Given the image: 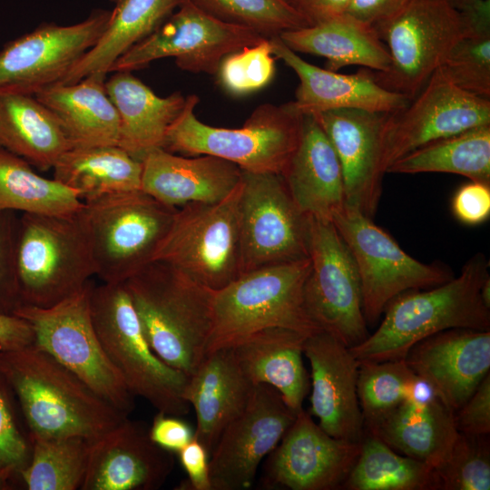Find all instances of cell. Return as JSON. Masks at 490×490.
Segmentation results:
<instances>
[{"label": "cell", "mask_w": 490, "mask_h": 490, "mask_svg": "<svg viewBox=\"0 0 490 490\" xmlns=\"http://www.w3.org/2000/svg\"><path fill=\"white\" fill-rule=\"evenodd\" d=\"M241 181L223 200L176 210L152 261L179 270L219 290L241 274L240 201Z\"/></svg>", "instance_id": "obj_9"}, {"label": "cell", "mask_w": 490, "mask_h": 490, "mask_svg": "<svg viewBox=\"0 0 490 490\" xmlns=\"http://www.w3.org/2000/svg\"><path fill=\"white\" fill-rule=\"evenodd\" d=\"M181 464L187 474L185 489L211 490L210 455L204 446L193 438L180 452Z\"/></svg>", "instance_id": "obj_50"}, {"label": "cell", "mask_w": 490, "mask_h": 490, "mask_svg": "<svg viewBox=\"0 0 490 490\" xmlns=\"http://www.w3.org/2000/svg\"><path fill=\"white\" fill-rule=\"evenodd\" d=\"M456 218L467 225H477L490 215V184L470 181L461 186L452 201Z\"/></svg>", "instance_id": "obj_48"}, {"label": "cell", "mask_w": 490, "mask_h": 490, "mask_svg": "<svg viewBox=\"0 0 490 490\" xmlns=\"http://www.w3.org/2000/svg\"><path fill=\"white\" fill-rule=\"evenodd\" d=\"M447 1L455 9L461 11L483 0H447Z\"/></svg>", "instance_id": "obj_55"}, {"label": "cell", "mask_w": 490, "mask_h": 490, "mask_svg": "<svg viewBox=\"0 0 490 490\" xmlns=\"http://www.w3.org/2000/svg\"><path fill=\"white\" fill-rule=\"evenodd\" d=\"M213 17L255 30L266 38L311 25L285 0H191Z\"/></svg>", "instance_id": "obj_41"}, {"label": "cell", "mask_w": 490, "mask_h": 490, "mask_svg": "<svg viewBox=\"0 0 490 490\" xmlns=\"http://www.w3.org/2000/svg\"><path fill=\"white\" fill-rule=\"evenodd\" d=\"M387 113L337 109L314 115L339 160L346 206L373 218L380 199L382 132Z\"/></svg>", "instance_id": "obj_23"}, {"label": "cell", "mask_w": 490, "mask_h": 490, "mask_svg": "<svg viewBox=\"0 0 490 490\" xmlns=\"http://www.w3.org/2000/svg\"><path fill=\"white\" fill-rule=\"evenodd\" d=\"M149 435L160 447L178 453L194 438V430L181 416L158 412L149 426Z\"/></svg>", "instance_id": "obj_49"}, {"label": "cell", "mask_w": 490, "mask_h": 490, "mask_svg": "<svg viewBox=\"0 0 490 490\" xmlns=\"http://www.w3.org/2000/svg\"><path fill=\"white\" fill-rule=\"evenodd\" d=\"M173 466L172 453L151 439L146 424L128 416L93 440L81 490H156Z\"/></svg>", "instance_id": "obj_21"}, {"label": "cell", "mask_w": 490, "mask_h": 490, "mask_svg": "<svg viewBox=\"0 0 490 490\" xmlns=\"http://www.w3.org/2000/svg\"><path fill=\"white\" fill-rule=\"evenodd\" d=\"M308 335L283 328L260 330L233 347L237 361L253 385L275 388L284 402L298 413L309 389L303 363Z\"/></svg>", "instance_id": "obj_30"}, {"label": "cell", "mask_w": 490, "mask_h": 490, "mask_svg": "<svg viewBox=\"0 0 490 490\" xmlns=\"http://www.w3.org/2000/svg\"><path fill=\"white\" fill-rule=\"evenodd\" d=\"M106 75L94 73L34 94L56 117L72 148L118 144L119 116L105 89Z\"/></svg>", "instance_id": "obj_29"}, {"label": "cell", "mask_w": 490, "mask_h": 490, "mask_svg": "<svg viewBox=\"0 0 490 490\" xmlns=\"http://www.w3.org/2000/svg\"><path fill=\"white\" fill-rule=\"evenodd\" d=\"M254 386L232 348L205 354L189 377L184 398L196 414L194 438L210 456L225 427L245 408Z\"/></svg>", "instance_id": "obj_27"}, {"label": "cell", "mask_w": 490, "mask_h": 490, "mask_svg": "<svg viewBox=\"0 0 490 490\" xmlns=\"http://www.w3.org/2000/svg\"><path fill=\"white\" fill-rule=\"evenodd\" d=\"M15 396L0 370V489L18 476L31 456V440L21 427L15 407Z\"/></svg>", "instance_id": "obj_45"}, {"label": "cell", "mask_w": 490, "mask_h": 490, "mask_svg": "<svg viewBox=\"0 0 490 490\" xmlns=\"http://www.w3.org/2000/svg\"><path fill=\"white\" fill-rule=\"evenodd\" d=\"M307 311L318 328L348 348L369 335L355 260L332 222L309 218Z\"/></svg>", "instance_id": "obj_13"}, {"label": "cell", "mask_w": 490, "mask_h": 490, "mask_svg": "<svg viewBox=\"0 0 490 490\" xmlns=\"http://www.w3.org/2000/svg\"><path fill=\"white\" fill-rule=\"evenodd\" d=\"M309 259L256 269L214 291L212 327L205 354L233 348L270 328L312 335L321 329L309 317L304 286Z\"/></svg>", "instance_id": "obj_4"}, {"label": "cell", "mask_w": 490, "mask_h": 490, "mask_svg": "<svg viewBox=\"0 0 490 490\" xmlns=\"http://www.w3.org/2000/svg\"><path fill=\"white\" fill-rule=\"evenodd\" d=\"M444 172L490 184V124L440 139L404 155L387 173Z\"/></svg>", "instance_id": "obj_36"}, {"label": "cell", "mask_w": 490, "mask_h": 490, "mask_svg": "<svg viewBox=\"0 0 490 490\" xmlns=\"http://www.w3.org/2000/svg\"><path fill=\"white\" fill-rule=\"evenodd\" d=\"M481 297L484 303L490 308V278H488L481 288Z\"/></svg>", "instance_id": "obj_56"}, {"label": "cell", "mask_w": 490, "mask_h": 490, "mask_svg": "<svg viewBox=\"0 0 490 490\" xmlns=\"http://www.w3.org/2000/svg\"><path fill=\"white\" fill-rule=\"evenodd\" d=\"M198 96H187L186 106L170 128L163 149L183 156L211 155L242 171L282 174L299 142L302 115L293 101L258 106L236 129L201 122L194 109Z\"/></svg>", "instance_id": "obj_5"}, {"label": "cell", "mask_w": 490, "mask_h": 490, "mask_svg": "<svg viewBox=\"0 0 490 490\" xmlns=\"http://www.w3.org/2000/svg\"><path fill=\"white\" fill-rule=\"evenodd\" d=\"M0 370L31 435L95 440L129 416L34 343L0 350Z\"/></svg>", "instance_id": "obj_1"}, {"label": "cell", "mask_w": 490, "mask_h": 490, "mask_svg": "<svg viewBox=\"0 0 490 490\" xmlns=\"http://www.w3.org/2000/svg\"><path fill=\"white\" fill-rule=\"evenodd\" d=\"M110 1H112V2L114 3V4H116V3H117L118 1H120V0H110Z\"/></svg>", "instance_id": "obj_58"}, {"label": "cell", "mask_w": 490, "mask_h": 490, "mask_svg": "<svg viewBox=\"0 0 490 490\" xmlns=\"http://www.w3.org/2000/svg\"><path fill=\"white\" fill-rule=\"evenodd\" d=\"M299 210L330 221L346 206L342 168L314 115L303 114L299 142L281 174Z\"/></svg>", "instance_id": "obj_26"}, {"label": "cell", "mask_w": 490, "mask_h": 490, "mask_svg": "<svg viewBox=\"0 0 490 490\" xmlns=\"http://www.w3.org/2000/svg\"><path fill=\"white\" fill-rule=\"evenodd\" d=\"M351 0H297V8L312 24L344 15Z\"/></svg>", "instance_id": "obj_53"}, {"label": "cell", "mask_w": 490, "mask_h": 490, "mask_svg": "<svg viewBox=\"0 0 490 490\" xmlns=\"http://www.w3.org/2000/svg\"><path fill=\"white\" fill-rule=\"evenodd\" d=\"M361 442L336 438L303 408L268 456L266 489L332 490L343 485L360 454Z\"/></svg>", "instance_id": "obj_19"}, {"label": "cell", "mask_w": 490, "mask_h": 490, "mask_svg": "<svg viewBox=\"0 0 490 490\" xmlns=\"http://www.w3.org/2000/svg\"><path fill=\"white\" fill-rule=\"evenodd\" d=\"M176 210L141 190L83 202L80 215L95 275L103 282H124L152 262Z\"/></svg>", "instance_id": "obj_8"}, {"label": "cell", "mask_w": 490, "mask_h": 490, "mask_svg": "<svg viewBox=\"0 0 490 490\" xmlns=\"http://www.w3.org/2000/svg\"><path fill=\"white\" fill-rule=\"evenodd\" d=\"M31 456L18 477L28 490L81 489L93 440L79 436L29 434Z\"/></svg>", "instance_id": "obj_39"}, {"label": "cell", "mask_w": 490, "mask_h": 490, "mask_svg": "<svg viewBox=\"0 0 490 490\" xmlns=\"http://www.w3.org/2000/svg\"><path fill=\"white\" fill-rule=\"evenodd\" d=\"M93 285L89 281L81 290L51 307L21 305L14 314L30 324L37 347L129 416L135 396L109 359L94 328L90 307Z\"/></svg>", "instance_id": "obj_10"}, {"label": "cell", "mask_w": 490, "mask_h": 490, "mask_svg": "<svg viewBox=\"0 0 490 490\" xmlns=\"http://www.w3.org/2000/svg\"><path fill=\"white\" fill-rule=\"evenodd\" d=\"M303 353L311 369L309 413L328 435L361 442L365 427L358 397L359 361L349 348L323 330L307 337Z\"/></svg>", "instance_id": "obj_20"}, {"label": "cell", "mask_w": 490, "mask_h": 490, "mask_svg": "<svg viewBox=\"0 0 490 490\" xmlns=\"http://www.w3.org/2000/svg\"><path fill=\"white\" fill-rule=\"evenodd\" d=\"M391 57L387 72H373L387 90L415 98L464 36L460 13L447 0H408L375 26Z\"/></svg>", "instance_id": "obj_11"}, {"label": "cell", "mask_w": 490, "mask_h": 490, "mask_svg": "<svg viewBox=\"0 0 490 490\" xmlns=\"http://www.w3.org/2000/svg\"><path fill=\"white\" fill-rule=\"evenodd\" d=\"M264 39L253 29L220 21L191 0H182L150 35L116 60L110 73L132 72L173 57L181 70L216 74L226 55Z\"/></svg>", "instance_id": "obj_14"}, {"label": "cell", "mask_w": 490, "mask_h": 490, "mask_svg": "<svg viewBox=\"0 0 490 490\" xmlns=\"http://www.w3.org/2000/svg\"><path fill=\"white\" fill-rule=\"evenodd\" d=\"M91 314L109 359L130 391L158 412L182 416L189 376L162 360L149 345L124 282L93 285Z\"/></svg>", "instance_id": "obj_7"}, {"label": "cell", "mask_w": 490, "mask_h": 490, "mask_svg": "<svg viewBox=\"0 0 490 490\" xmlns=\"http://www.w3.org/2000/svg\"><path fill=\"white\" fill-rule=\"evenodd\" d=\"M482 253L469 259L458 277L426 290H408L387 306L373 334L349 348L358 361L405 359L410 348L438 332L452 328L490 330V308L481 288L490 278Z\"/></svg>", "instance_id": "obj_2"}, {"label": "cell", "mask_w": 490, "mask_h": 490, "mask_svg": "<svg viewBox=\"0 0 490 490\" xmlns=\"http://www.w3.org/2000/svg\"><path fill=\"white\" fill-rule=\"evenodd\" d=\"M271 53L298 75L299 84L293 101L301 114L317 115L337 109H358L392 113L405 108L410 99L377 83L373 70L343 74L323 69L302 59L279 38H269Z\"/></svg>", "instance_id": "obj_24"}, {"label": "cell", "mask_w": 490, "mask_h": 490, "mask_svg": "<svg viewBox=\"0 0 490 490\" xmlns=\"http://www.w3.org/2000/svg\"><path fill=\"white\" fill-rule=\"evenodd\" d=\"M80 211L19 216L15 269L22 305H55L81 290L95 275Z\"/></svg>", "instance_id": "obj_6"}, {"label": "cell", "mask_w": 490, "mask_h": 490, "mask_svg": "<svg viewBox=\"0 0 490 490\" xmlns=\"http://www.w3.org/2000/svg\"><path fill=\"white\" fill-rule=\"evenodd\" d=\"M111 15L95 10L71 24H43L0 52V93L34 95L61 83L95 44Z\"/></svg>", "instance_id": "obj_17"}, {"label": "cell", "mask_w": 490, "mask_h": 490, "mask_svg": "<svg viewBox=\"0 0 490 490\" xmlns=\"http://www.w3.org/2000/svg\"><path fill=\"white\" fill-rule=\"evenodd\" d=\"M34 343L30 324L23 318L0 315V350L20 349Z\"/></svg>", "instance_id": "obj_52"}, {"label": "cell", "mask_w": 490, "mask_h": 490, "mask_svg": "<svg viewBox=\"0 0 490 490\" xmlns=\"http://www.w3.org/2000/svg\"><path fill=\"white\" fill-rule=\"evenodd\" d=\"M405 360L454 413L490 369V330L452 328L415 344Z\"/></svg>", "instance_id": "obj_22"}, {"label": "cell", "mask_w": 490, "mask_h": 490, "mask_svg": "<svg viewBox=\"0 0 490 490\" xmlns=\"http://www.w3.org/2000/svg\"><path fill=\"white\" fill-rule=\"evenodd\" d=\"M435 472L437 490H489L488 436L458 432L449 454Z\"/></svg>", "instance_id": "obj_42"}, {"label": "cell", "mask_w": 490, "mask_h": 490, "mask_svg": "<svg viewBox=\"0 0 490 490\" xmlns=\"http://www.w3.org/2000/svg\"><path fill=\"white\" fill-rule=\"evenodd\" d=\"M366 433L436 468L449 454L458 430L454 412L436 398L425 404L405 400Z\"/></svg>", "instance_id": "obj_32"}, {"label": "cell", "mask_w": 490, "mask_h": 490, "mask_svg": "<svg viewBox=\"0 0 490 490\" xmlns=\"http://www.w3.org/2000/svg\"><path fill=\"white\" fill-rule=\"evenodd\" d=\"M18 218L15 211L0 213V315H12L22 305L15 269Z\"/></svg>", "instance_id": "obj_46"}, {"label": "cell", "mask_w": 490, "mask_h": 490, "mask_svg": "<svg viewBox=\"0 0 490 490\" xmlns=\"http://www.w3.org/2000/svg\"><path fill=\"white\" fill-rule=\"evenodd\" d=\"M105 89L120 122L118 146L141 162L150 151L163 148L167 133L182 113L187 97L176 92L161 97L132 72L118 71Z\"/></svg>", "instance_id": "obj_28"}, {"label": "cell", "mask_w": 490, "mask_h": 490, "mask_svg": "<svg viewBox=\"0 0 490 490\" xmlns=\"http://www.w3.org/2000/svg\"><path fill=\"white\" fill-rule=\"evenodd\" d=\"M279 36L295 53L326 58V69L334 72L361 65L383 73L391 64L388 49L376 28L346 14Z\"/></svg>", "instance_id": "obj_31"}, {"label": "cell", "mask_w": 490, "mask_h": 490, "mask_svg": "<svg viewBox=\"0 0 490 490\" xmlns=\"http://www.w3.org/2000/svg\"><path fill=\"white\" fill-rule=\"evenodd\" d=\"M0 146L40 171L53 169L71 144L56 117L34 95L0 93Z\"/></svg>", "instance_id": "obj_33"}, {"label": "cell", "mask_w": 490, "mask_h": 490, "mask_svg": "<svg viewBox=\"0 0 490 490\" xmlns=\"http://www.w3.org/2000/svg\"><path fill=\"white\" fill-rule=\"evenodd\" d=\"M240 227L241 274L309 258V218L281 174L242 171Z\"/></svg>", "instance_id": "obj_15"}, {"label": "cell", "mask_w": 490, "mask_h": 490, "mask_svg": "<svg viewBox=\"0 0 490 490\" xmlns=\"http://www.w3.org/2000/svg\"><path fill=\"white\" fill-rule=\"evenodd\" d=\"M415 376L405 359L359 361L358 397L365 433L406 399Z\"/></svg>", "instance_id": "obj_40"}, {"label": "cell", "mask_w": 490, "mask_h": 490, "mask_svg": "<svg viewBox=\"0 0 490 490\" xmlns=\"http://www.w3.org/2000/svg\"><path fill=\"white\" fill-rule=\"evenodd\" d=\"M296 415L275 388L255 385L245 408L225 427L210 456L211 490L250 488L260 464Z\"/></svg>", "instance_id": "obj_18"}, {"label": "cell", "mask_w": 490, "mask_h": 490, "mask_svg": "<svg viewBox=\"0 0 490 490\" xmlns=\"http://www.w3.org/2000/svg\"><path fill=\"white\" fill-rule=\"evenodd\" d=\"M490 124V99L456 86L438 68L402 110L387 113L381 142L384 173L397 159L432 142Z\"/></svg>", "instance_id": "obj_16"}, {"label": "cell", "mask_w": 490, "mask_h": 490, "mask_svg": "<svg viewBox=\"0 0 490 490\" xmlns=\"http://www.w3.org/2000/svg\"><path fill=\"white\" fill-rule=\"evenodd\" d=\"M454 414L458 432L472 436H489L490 373Z\"/></svg>", "instance_id": "obj_47"}, {"label": "cell", "mask_w": 490, "mask_h": 490, "mask_svg": "<svg viewBox=\"0 0 490 490\" xmlns=\"http://www.w3.org/2000/svg\"><path fill=\"white\" fill-rule=\"evenodd\" d=\"M124 285L152 350L190 377L205 355L214 290L159 261L144 266Z\"/></svg>", "instance_id": "obj_3"}, {"label": "cell", "mask_w": 490, "mask_h": 490, "mask_svg": "<svg viewBox=\"0 0 490 490\" xmlns=\"http://www.w3.org/2000/svg\"><path fill=\"white\" fill-rule=\"evenodd\" d=\"M53 170L54 179L83 202L141 190L142 162L118 145L71 148Z\"/></svg>", "instance_id": "obj_34"}, {"label": "cell", "mask_w": 490, "mask_h": 490, "mask_svg": "<svg viewBox=\"0 0 490 490\" xmlns=\"http://www.w3.org/2000/svg\"><path fill=\"white\" fill-rule=\"evenodd\" d=\"M83 206L74 191L39 175L26 161L0 146V213L72 214Z\"/></svg>", "instance_id": "obj_37"}, {"label": "cell", "mask_w": 490, "mask_h": 490, "mask_svg": "<svg viewBox=\"0 0 490 490\" xmlns=\"http://www.w3.org/2000/svg\"><path fill=\"white\" fill-rule=\"evenodd\" d=\"M181 1H118L98 41L61 83H74L94 73H110L115 61L150 35Z\"/></svg>", "instance_id": "obj_35"}, {"label": "cell", "mask_w": 490, "mask_h": 490, "mask_svg": "<svg viewBox=\"0 0 490 490\" xmlns=\"http://www.w3.org/2000/svg\"><path fill=\"white\" fill-rule=\"evenodd\" d=\"M436 398L438 397L433 387L426 380L416 375L409 385L405 400L425 404Z\"/></svg>", "instance_id": "obj_54"}, {"label": "cell", "mask_w": 490, "mask_h": 490, "mask_svg": "<svg viewBox=\"0 0 490 490\" xmlns=\"http://www.w3.org/2000/svg\"><path fill=\"white\" fill-rule=\"evenodd\" d=\"M141 162V191L172 209L218 202L239 185L242 176L239 166L221 158L176 155L163 148L148 152Z\"/></svg>", "instance_id": "obj_25"}, {"label": "cell", "mask_w": 490, "mask_h": 490, "mask_svg": "<svg viewBox=\"0 0 490 490\" xmlns=\"http://www.w3.org/2000/svg\"><path fill=\"white\" fill-rule=\"evenodd\" d=\"M332 223L355 260L367 324H375L397 296L436 287L454 277L442 265L426 264L411 257L371 218L356 209L345 206Z\"/></svg>", "instance_id": "obj_12"}, {"label": "cell", "mask_w": 490, "mask_h": 490, "mask_svg": "<svg viewBox=\"0 0 490 490\" xmlns=\"http://www.w3.org/2000/svg\"><path fill=\"white\" fill-rule=\"evenodd\" d=\"M408 0H351L345 14L374 27L395 15Z\"/></svg>", "instance_id": "obj_51"}, {"label": "cell", "mask_w": 490, "mask_h": 490, "mask_svg": "<svg viewBox=\"0 0 490 490\" xmlns=\"http://www.w3.org/2000/svg\"><path fill=\"white\" fill-rule=\"evenodd\" d=\"M342 486L349 490H437V481L434 467L397 453L368 434Z\"/></svg>", "instance_id": "obj_38"}, {"label": "cell", "mask_w": 490, "mask_h": 490, "mask_svg": "<svg viewBox=\"0 0 490 490\" xmlns=\"http://www.w3.org/2000/svg\"><path fill=\"white\" fill-rule=\"evenodd\" d=\"M287 1L289 4L292 5L294 6V4L297 0H285ZM295 7V6H294Z\"/></svg>", "instance_id": "obj_57"}, {"label": "cell", "mask_w": 490, "mask_h": 490, "mask_svg": "<svg viewBox=\"0 0 490 490\" xmlns=\"http://www.w3.org/2000/svg\"><path fill=\"white\" fill-rule=\"evenodd\" d=\"M269 38L226 55L216 76L221 88L234 96H243L264 88L275 74V60Z\"/></svg>", "instance_id": "obj_44"}, {"label": "cell", "mask_w": 490, "mask_h": 490, "mask_svg": "<svg viewBox=\"0 0 490 490\" xmlns=\"http://www.w3.org/2000/svg\"><path fill=\"white\" fill-rule=\"evenodd\" d=\"M441 68L459 88L490 99V28L465 33Z\"/></svg>", "instance_id": "obj_43"}]
</instances>
